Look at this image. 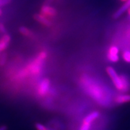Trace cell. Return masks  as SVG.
I'll use <instances>...</instances> for the list:
<instances>
[{
	"instance_id": "obj_5",
	"label": "cell",
	"mask_w": 130,
	"mask_h": 130,
	"mask_svg": "<svg viewBox=\"0 0 130 130\" xmlns=\"http://www.w3.org/2000/svg\"><path fill=\"white\" fill-rule=\"evenodd\" d=\"M50 80L47 78H45L40 83L39 85L38 92L40 95H45L48 93L50 89Z\"/></svg>"
},
{
	"instance_id": "obj_6",
	"label": "cell",
	"mask_w": 130,
	"mask_h": 130,
	"mask_svg": "<svg viewBox=\"0 0 130 130\" xmlns=\"http://www.w3.org/2000/svg\"><path fill=\"white\" fill-rule=\"evenodd\" d=\"M33 18L37 22L42 24L46 27H51L52 25L51 22L46 18V17L41 13H35L33 15Z\"/></svg>"
},
{
	"instance_id": "obj_21",
	"label": "cell",
	"mask_w": 130,
	"mask_h": 130,
	"mask_svg": "<svg viewBox=\"0 0 130 130\" xmlns=\"http://www.w3.org/2000/svg\"><path fill=\"white\" fill-rule=\"evenodd\" d=\"M1 13H2V12H1V10H0V15H1Z\"/></svg>"
},
{
	"instance_id": "obj_2",
	"label": "cell",
	"mask_w": 130,
	"mask_h": 130,
	"mask_svg": "<svg viewBox=\"0 0 130 130\" xmlns=\"http://www.w3.org/2000/svg\"><path fill=\"white\" fill-rule=\"evenodd\" d=\"M47 54L45 52H41L37 57L34 60L32 64L30 66V71L32 74H36L39 73L40 70L41 69L42 63L44 61V60L46 58Z\"/></svg>"
},
{
	"instance_id": "obj_11",
	"label": "cell",
	"mask_w": 130,
	"mask_h": 130,
	"mask_svg": "<svg viewBox=\"0 0 130 130\" xmlns=\"http://www.w3.org/2000/svg\"><path fill=\"white\" fill-rule=\"evenodd\" d=\"M19 31L22 35L25 36L26 37H30V38H34L35 37L33 32L27 27H24V26H21V27H19Z\"/></svg>"
},
{
	"instance_id": "obj_4",
	"label": "cell",
	"mask_w": 130,
	"mask_h": 130,
	"mask_svg": "<svg viewBox=\"0 0 130 130\" xmlns=\"http://www.w3.org/2000/svg\"><path fill=\"white\" fill-rule=\"evenodd\" d=\"M40 13L45 16L53 17V16H56L57 12V10L54 7L50 6V5L44 4L41 7Z\"/></svg>"
},
{
	"instance_id": "obj_16",
	"label": "cell",
	"mask_w": 130,
	"mask_h": 130,
	"mask_svg": "<svg viewBox=\"0 0 130 130\" xmlns=\"http://www.w3.org/2000/svg\"><path fill=\"white\" fill-rule=\"evenodd\" d=\"M0 32H3V33H6V30L5 28V26L3 25V24L0 23Z\"/></svg>"
},
{
	"instance_id": "obj_14",
	"label": "cell",
	"mask_w": 130,
	"mask_h": 130,
	"mask_svg": "<svg viewBox=\"0 0 130 130\" xmlns=\"http://www.w3.org/2000/svg\"><path fill=\"white\" fill-rule=\"evenodd\" d=\"M35 126L37 130H48L46 126L40 123H36Z\"/></svg>"
},
{
	"instance_id": "obj_20",
	"label": "cell",
	"mask_w": 130,
	"mask_h": 130,
	"mask_svg": "<svg viewBox=\"0 0 130 130\" xmlns=\"http://www.w3.org/2000/svg\"><path fill=\"white\" fill-rule=\"evenodd\" d=\"M121 1H128V0H121Z\"/></svg>"
},
{
	"instance_id": "obj_15",
	"label": "cell",
	"mask_w": 130,
	"mask_h": 130,
	"mask_svg": "<svg viewBox=\"0 0 130 130\" xmlns=\"http://www.w3.org/2000/svg\"><path fill=\"white\" fill-rule=\"evenodd\" d=\"M12 2V0H0V7L6 6Z\"/></svg>"
},
{
	"instance_id": "obj_10",
	"label": "cell",
	"mask_w": 130,
	"mask_h": 130,
	"mask_svg": "<svg viewBox=\"0 0 130 130\" xmlns=\"http://www.w3.org/2000/svg\"><path fill=\"white\" fill-rule=\"evenodd\" d=\"M115 101L118 104H122L130 102V94H124L117 96L115 99Z\"/></svg>"
},
{
	"instance_id": "obj_13",
	"label": "cell",
	"mask_w": 130,
	"mask_h": 130,
	"mask_svg": "<svg viewBox=\"0 0 130 130\" xmlns=\"http://www.w3.org/2000/svg\"><path fill=\"white\" fill-rule=\"evenodd\" d=\"M90 126H91V123L83 122L79 130H90Z\"/></svg>"
},
{
	"instance_id": "obj_12",
	"label": "cell",
	"mask_w": 130,
	"mask_h": 130,
	"mask_svg": "<svg viewBox=\"0 0 130 130\" xmlns=\"http://www.w3.org/2000/svg\"><path fill=\"white\" fill-rule=\"evenodd\" d=\"M123 60L126 63H130V51H125L123 52L122 54Z\"/></svg>"
},
{
	"instance_id": "obj_19",
	"label": "cell",
	"mask_w": 130,
	"mask_h": 130,
	"mask_svg": "<svg viewBox=\"0 0 130 130\" xmlns=\"http://www.w3.org/2000/svg\"><path fill=\"white\" fill-rule=\"evenodd\" d=\"M128 14H129V15L130 16V7L128 9Z\"/></svg>"
},
{
	"instance_id": "obj_3",
	"label": "cell",
	"mask_w": 130,
	"mask_h": 130,
	"mask_svg": "<svg viewBox=\"0 0 130 130\" xmlns=\"http://www.w3.org/2000/svg\"><path fill=\"white\" fill-rule=\"evenodd\" d=\"M119 51V48L116 46H111L107 54L108 59L113 63H116L119 60V57L118 56Z\"/></svg>"
},
{
	"instance_id": "obj_7",
	"label": "cell",
	"mask_w": 130,
	"mask_h": 130,
	"mask_svg": "<svg viewBox=\"0 0 130 130\" xmlns=\"http://www.w3.org/2000/svg\"><path fill=\"white\" fill-rule=\"evenodd\" d=\"M129 7L130 0H128V1L123 4V6H122L121 8H119V9L113 14V18L114 19H117L118 18H119L126 10H128V9H129Z\"/></svg>"
},
{
	"instance_id": "obj_18",
	"label": "cell",
	"mask_w": 130,
	"mask_h": 130,
	"mask_svg": "<svg viewBox=\"0 0 130 130\" xmlns=\"http://www.w3.org/2000/svg\"><path fill=\"white\" fill-rule=\"evenodd\" d=\"M7 126L5 125L0 126V130H7Z\"/></svg>"
},
{
	"instance_id": "obj_8",
	"label": "cell",
	"mask_w": 130,
	"mask_h": 130,
	"mask_svg": "<svg viewBox=\"0 0 130 130\" xmlns=\"http://www.w3.org/2000/svg\"><path fill=\"white\" fill-rule=\"evenodd\" d=\"M10 42V36L9 35H4L0 39V52L4 51L9 46Z\"/></svg>"
},
{
	"instance_id": "obj_9",
	"label": "cell",
	"mask_w": 130,
	"mask_h": 130,
	"mask_svg": "<svg viewBox=\"0 0 130 130\" xmlns=\"http://www.w3.org/2000/svg\"><path fill=\"white\" fill-rule=\"evenodd\" d=\"M99 116H100V113L98 111H93L90 114H89L87 116L85 117V118L84 119L83 122L91 123L92 122H93L95 119L98 118Z\"/></svg>"
},
{
	"instance_id": "obj_17",
	"label": "cell",
	"mask_w": 130,
	"mask_h": 130,
	"mask_svg": "<svg viewBox=\"0 0 130 130\" xmlns=\"http://www.w3.org/2000/svg\"><path fill=\"white\" fill-rule=\"evenodd\" d=\"M54 1V0H45V3H44V4H48L49 5L50 4H51V3L53 2V1Z\"/></svg>"
},
{
	"instance_id": "obj_1",
	"label": "cell",
	"mask_w": 130,
	"mask_h": 130,
	"mask_svg": "<svg viewBox=\"0 0 130 130\" xmlns=\"http://www.w3.org/2000/svg\"><path fill=\"white\" fill-rule=\"evenodd\" d=\"M106 71L107 74L113 81V84L118 90L122 91V92L129 90V83L126 78L123 76L119 75L115 69L111 66H108L107 68Z\"/></svg>"
}]
</instances>
